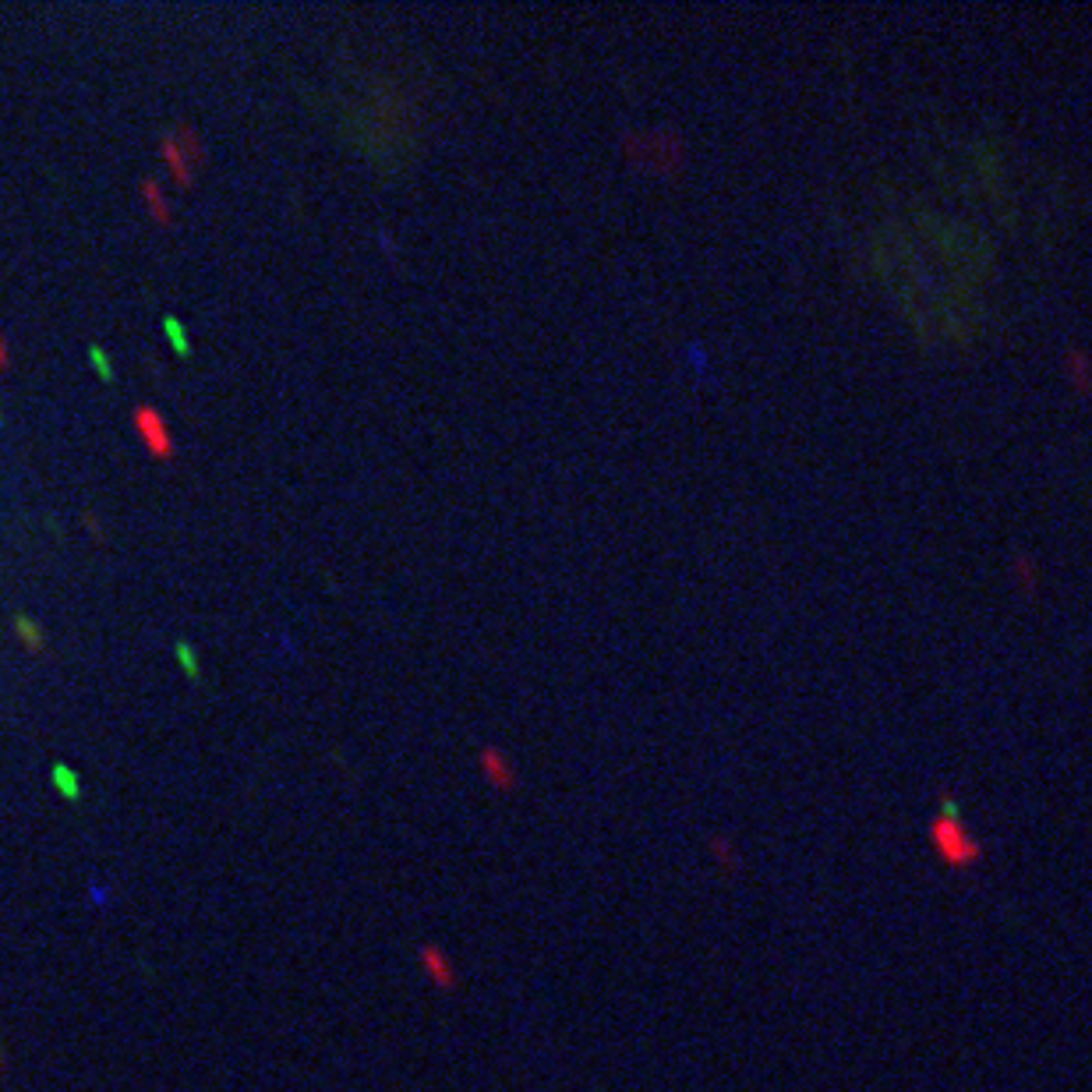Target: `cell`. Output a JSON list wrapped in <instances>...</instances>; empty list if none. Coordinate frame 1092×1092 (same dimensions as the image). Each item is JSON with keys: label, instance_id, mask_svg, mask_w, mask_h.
<instances>
[{"label": "cell", "instance_id": "obj_1", "mask_svg": "<svg viewBox=\"0 0 1092 1092\" xmlns=\"http://www.w3.org/2000/svg\"><path fill=\"white\" fill-rule=\"evenodd\" d=\"M933 842L940 849V856L951 862H973L979 860V845L965 834L962 820H958V806L955 799H944V813L933 820Z\"/></svg>", "mask_w": 1092, "mask_h": 1092}, {"label": "cell", "instance_id": "obj_2", "mask_svg": "<svg viewBox=\"0 0 1092 1092\" xmlns=\"http://www.w3.org/2000/svg\"><path fill=\"white\" fill-rule=\"evenodd\" d=\"M135 428H138V435L145 439V446H149L156 457H167V460H170L173 453H177L170 424H167L153 406H138V410H135Z\"/></svg>", "mask_w": 1092, "mask_h": 1092}, {"label": "cell", "instance_id": "obj_3", "mask_svg": "<svg viewBox=\"0 0 1092 1092\" xmlns=\"http://www.w3.org/2000/svg\"><path fill=\"white\" fill-rule=\"evenodd\" d=\"M481 771H485V778H488L499 792H513V789H517V767H513V760H510L506 753H499L495 747L481 749Z\"/></svg>", "mask_w": 1092, "mask_h": 1092}, {"label": "cell", "instance_id": "obj_4", "mask_svg": "<svg viewBox=\"0 0 1092 1092\" xmlns=\"http://www.w3.org/2000/svg\"><path fill=\"white\" fill-rule=\"evenodd\" d=\"M421 969H424V976L432 979L439 990H457L460 986V976H457V969H453V962L439 951V948H432V944H424L421 948Z\"/></svg>", "mask_w": 1092, "mask_h": 1092}, {"label": "cell", "instance_id": "obj_5", "mask_svg": "<svg viewBox=\"0 0 1092 1092\" xmlns=\"http://www.w3.org/2000/svg\"><path fill=\"white\" fill-rule=\"evenodd\" d=\"M160 153H163V160L170 163V173L180 180V184H191V180H195V173H191L195 167H191V160L180 153V142H177L173 135H167V138L160 142Z\"/></svg>", "mask_w": 1092, "mask_h": 1092}, {"label": "cell", "instance_id": "obj_6", "mask_svg": "<svg viewBox=\"0 0 1092 1092\" xmlns=\"http://www.w3.org/2000/svg\"><path fill=\"white\" fill-rule=\"evenodd\" d=\"M142 195H145V202H149V209H153V216L160 220V223H170L173 220V209H170V198H167V191L156 184V180H142Z\"/></svg>", "mask_w": 1092, "mask_h": 1092}, {"label": "cell", "instance_id": "obj_7", "mask_svg": "<svg viewBox=\"0 0 1092 1092\" xmlns=\"http://www.w3.org/2000/svg\"><path fill=\"white\" fill-rule=\"evenodd\" d=\"M1064 357H1068V364H1071V375H1075V379H1079V382H1082V386H1089L1092 382V364H1089V357H1086V354H1082V350H1079V346H1068V350H1064Z\"/></svg>", "mask_w": 1092, "mask_h": 1092}, {"label": "cell", "instance_id": "obj_8", "mask_svg": "<svg viewBox=\"0 0 1092 1092\" xmlns=\"http://www.w3.org/2000/svg\"><path fill=\"white\" fill-rule=\"evenodd\" d=\"M1011 563H1015V570L1026 576L1029 583H1035V580H1039V570H1035V559H1033V555H1022V552H1018V555H1015Z\"/></svg>", "mask_w": 1092, "mask_h": 1092}, {"label": "cell", "instance_id": "obj_9", "mask_svg": "<svg viewBox=\"0 0 1092 1092\" xmlns=\"http://www.w3.org/2000/svg\"><path fill=\"white\" fill-rule=\"evenodd\" d=\"M54 778H57V782H60V789H64V796H71V799H74V796H78V785H74V778H71V774H67V771H57V774H54Z\"/></svg>", "mask_w": 1092, "mask_h": 1092}, {"label": "cell", "instance_id": "obj_10", "mask_svg": "<svg viewBox=\"0 0 1092 1092\" xmlns=\"http://www.w3.org/2000/svg\"><path fill=\"white\" fill-rule=\"evenodd\" d=\"M0 368H7V346H4V340H0Z\"/></svg>", "mask_w": 1092, "mask_h": 1092}]
</instances>
